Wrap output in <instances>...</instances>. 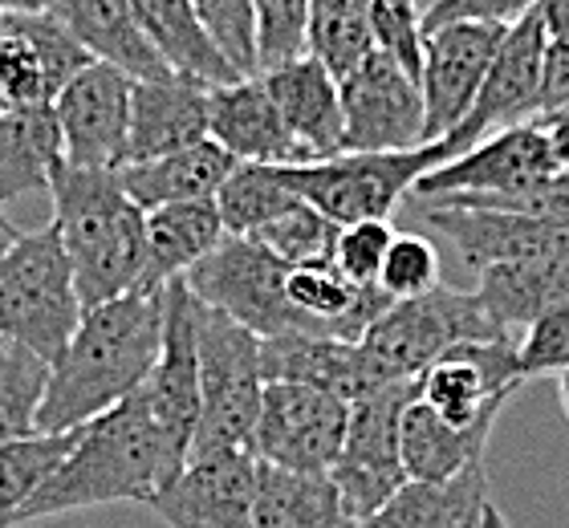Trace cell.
I'll use <instances>...</instances> for the list:
<instances>
[{"instance_id": "obj_1", "label": "cell", "mask_w": 569, "mask_h": 528, "mask_svg": "<svg viewBox=\"0 0 569 528\" xmlns=\"http://www.w3.org/2000/svg\"><path fill=\"white\" fill-rule=\"evenodd\" d=\"M188 468V444L167 431L142 387L78 427L70 456L12 512L9 528L102 505H151Z\"/></svg>"}, {"instance_id": "obj_2", "label": "cell", "mask_w": 569, "mask_h": 528, "mask_svg": "<svg viewBox=\"0 0 569 528\" xmlns=\"http://www.w3.org/2000/svg\"><path fill=\"white\" fill-rule=\"evenodd\" d=\"M163 346V289L131 293L86 309L66 350L49 362V387L37 411V431H78L119 407L147 382Z\"/></svg>"}, {"instance_id": "obj_3", "label": "cell", "mask_w": 569, "mask_h": 528, "mask_svg": "<svg viewBox=\"0 0 569 528\" xmlns=\"http://www.w3.org/2000/svg\"><path fill=\"white\" fill-rule=\"evenodd\" d=\"M53 228L70 257L82 309L131 293L142 285L147 211L122 191L114 167H73L61 159L49 176Z\"/></svg>"}, {"instance_id": "obj_4", "label": "cell", "mask_w": 569, "mask_h": 528, "mask_svg": "<svg viewBox=\"0 0 569 528\" xmlns=\"http://www.w3.org/2000/svg\"><path fill=\"white\" fill-rule=\"evenodd\" d=\"M191 329H196V370H200V422L188 459L228 456V451L252 456V431L264 390L261 338L200 301L191 309Z\"/></svg>"}, {"instance_id": "obj_5", "label": "cell", "mask_w": 569, "mask_h": 528, "mask_svg": "<svg viewBox=\"0 0 569 528\" xmlns=\"http://www.w3.org/2000/svg\"><path fill=\"white\" fill-rule=\"evenodd\" d=\"M82 297L53 223L21 232L0 260V338L53 362L82 321Z\"/></svg>"}, {"instance_id": "obj_6", "label": "cell", "mask_w": 569, "mask_h": 528, "mask_svg": "<svg viewBox=\"0 0 569 528\" xmlns=\"http://www.w3.org/2000/svg\"><path fill=\"white\" fill-rule=\"evenodd\" d=\"M443 139L416 151H342L318 163H289V188L318 208L338 228L362 220H391V211L411 200L419 176L451 159Z\"/></svg>"}, {"instance_id": "obj_7", "label": "cell", "mask_w": 569, "mask_h": 528, "mask_svg": "<svg viewBox=\"0 0 569 528\" xmlns=\"http://www.w3.org/2000/svg\"><path fill=\"white\" fill-rule=\"evenodd\" d=\"M284 277H289V265L277 260L269 248H261L249 236H224L183 277V285L200 306L220 309L264 341L281 333H309L284 297Z\"/></svg>"}, {"instance_id": "obj_8", "label": "cell", "mask_w": 569, "mask_h": 528, "mask_svg": "<svg viewBox=\"0 0 569 528\" xmlns=\"http://www.w3.org/2000/svg\"><path fill=\"white\" fill-rule=\"evenodd\" d=\"M505 338L497 326L488 321L476 293H460L448 285H436L419 297L391 301L387 313L362 333L375 358H379L395 378H419L431 362H439L456 346H472V341Z\"/></svg>"}, {"instance_id": "obj_9", "label": "cell", "mask_w": 569, "mask_h": 528, "mask_svg": "<svg viewBox=\"0 0 569 528\" xmlns=\"http://www.w3.org/2000/svg\"><path fill=\"white\" fill-rule=\"evenodd\" d=\"M416 395L419 378H395L367 399L350 402L342 451L326 476L346 500V508L355 512L358 525L407 484L403 456H399V419Z\"/></svg>"}, {"instance_id": "obj_10", "label": "cell", "mask_w": 569, "mask_h": 528, "mask_svg": "<svg viewBox=\"0 0 569 528\" xmlns=\"http://www.w3.org/2000/svg\"><path fill=\"white\" fill-rule=\"evenodd\" d=\"M350 402L306 382H264L252 456L284 471L326 476L342 451Z\"/></svg>"}, {"instance_id": "obj_11", "label": "cell", "mask_w": 569, "mask_h": 528, "mask_svg": "<svg viewBox=\"0 0 569 528\" xmlns=\"http://www.w3.org/2000/svg\"><path fill=\"white\" fill-rule=\"evenodd\" d=\"M346 151H416L423 142V90L382 49L338 82Z\"/></svg>"}, {"instance_id": "obj_12", "label": "cell", "mask_w": 569, "mask_h": 528, "mask_svg": "<svg viewBox=\"0 0 569 528\" xmlns=\"http://www.w3.org/2000/svg\"><path fill=\"white\" fill-rule=\"evenodd\" d=\"M546 53H549V33L546 24H541V17L529 9L521 21H512L500 33L497 58L488 66L485 86H480L472 110L463 114V122L451 135H443V142H448L451 151L460 155L463 147L488 139L497 130L521 127V122L537 118Z\"/></svg>"}, {"instance_id": "obj_13", "label": "cell", "mask_w": 569, "mask_h": 528, "mask_svg": "<svg viewBox=\"0 0 569 528\" xmlns=\"http://www.w3.org/2000/svg\"><path fill=\"white\" fill-rule=\"evenodd\" d=\"M558 171V159L549 151L546 130L533 118L521 127L497 130L488 139L463 147L460 155L443 159L419 176L411 200H448V196H509L537 179Z\"/></svg>"}, {"instance_id": "obj_14", "label": "cell", "mask_w": 569, "mask_h": 528, "mask_svg": "<svg viewBox=\"0 0 569 528\" xmlns=\"http://www.w3.org/2000/svg\"><path fill=\"white\" fill-rule=\"evenodd\" d=\"M505 29L480 21H456L423 33V58H419L423 142H439L443 135H451L463 122V114L472 110Z\"/></svg>"}, {"instance_id": "obj_15", "label": "cell", "mask_w": 569, "mask_h": 528, "mask_svg": "<svg viewBox=\"0 0 569 528\" xmlns=\"http://www.w3.org/2000/svg\"><path fill=\"white\" fill-rule=\"evenodd\" d=\"M134 78L119 66L90 61L53 98V118L61 130V151L73 167H122L127 127H131Z\"/></svg>"}, {"instance_id": "obj_16", "label": "cell", "mask_w": 569, "mask_h": 528, "mask_svg": "<svg viewBox=\"0 0 569 528\" xmlns=\"http://www.w3.org/2000/svg\"><path fill=\"white\" fill-rule=\"evenodd\" d=\"M73 33L61 21H53L46 9L33 12H4L0 33V110H41L53 106L61 86L73 73L90 66Z\"/></svg>"}, {"instance_id": "obj_17", "label": "cell", "mask_w": 569, "mask_h": 528, "mask_svg": "<svg viewBox=\"0 0 569 528\" xmlns=\"http://www.w3.org/2000/svg\"><path fill=\"white\" fill-rule=\"evenodd\" d=\"M427 228L448 236L468 269L512 265V260H553L569 257V223L537 220L521 211L492 208H451V203L416 200Z\"/></svg>"}, {"instance_id": "obj_18", "label": "cell", "mask_w": 569, "mask_h": 528, "mask_svg": "<svg viewBox=\"0 0 569 528\" xmlns=\"http://www.w3.org/2000/svg\"><path fill=\"white\" fill-rule=\"evenodd\" d=\"M257 492V456L228 451V456L188 459V468L151 496V512L167 528H257L252 520Z\"/></svg>"}, {"instance_id": "obj_19", "label": "cell", "mask_w": 569, "mask_h": 528, "mask_svg": "<svg viewBox=\"0 0 569 528\" xmlns=\"http://www.w3.org/2000/svg\"><path fill=\"white\" fill-rule=\"evenodd\" d=\"M264 382H306L342 402H358L395 382V375L362 341L326 338V333H281L261 341Z\"/></svg>"}, {"instance_id": "obj_20", "label": "cell", "mask_w": 569, "mask_h": 528, "mask_svg": "<svg viewBox=\"0 0 569 528\" xmlns=\"http://www.w3.org/2000/svg\"><path fill=\"white\" fill-rule=\"evenodd\" d=\"M261 86L273 98L277 114H281L289 139L297 142V151L306 163L318 159H333L342 155V98H338V82L330 70L313 61L309 53L284 61L277 70L257 73Z\"/></svg>"}, {"instance_id": "obj_21", "label": "cell", "mask_w": 569, "mask_h": 528, "mask_svg": "<svg viewBox=\"0 0 569 528\" xmlns=\"http://www.w3.org/2000/svg\"><path fill=\"white\" fill-rule=\"evenodd\" d=\"M200 139H208V86L179 73L134 82L122 167L183 151Z\"/></svg>"}, {"instance_id": "obj_22", "label": "cell", "mask_w": 569, "mask_h": 528, "mask_svg": "<svg viewBox=\"0 0 569 528\" xmlns=\"http://www.w3.org/2000/svg\"><path fill=\"white\" fill-rule=\"evenodd\" d=\"M208 139L237 163H306L261 78L208 86Z\"/></svg>"}, {"instance_id": "obj_23", "label": "cell", "mask_w": 569, "mask_h": 528, "mask_svg": "<svg viewBox=\"0 0 569 528\" xmlns=\"http://www.w3.org/2000/svg\"><path fill=\"white\" fill-rule=\"evenodd\" d=\"M41 9L53 21L66 24L73 33V41L90 58L119 66L122 73H131L134 82L167 78L171 73L163 66V58L154 53L151 41L142 37L131 0H41Z\"/></svg>"}, {"instance_id": "obj_24", "label": "cell", "mask_w": 569, "mask_h": 528, "mask_svg": "<svg viewBox=\"0 0 569 528\" xmlns=\"http://www.w3.org/2000/svg\"><path fill=\"white\" fill-rule=\"evenodd\" d=\"M476 277V301L505 338H521L546 309L569 301V257L488 265Z\"/></svg>"}, {"instance_id": "obj_25", "label": "cell", "mask_w": 569, "mask_h": 528, "mask_svg": "<svg viewBox=\"0 0 569 528\" xmlns=\"http://www.w3.org/2000/svg\"><path fill=\"white\" fill-rule=\"evenodd\" d=\"M497 419H480L472 427H456V422L439 419L423 399L407 402L403 419H399V456H403L407 480H451L460 471L485 464L488 435Z\"/></svg>"}, {"instance_id": "obj_26", "label": "cell", "mask_w": 569, "mask_h": 528, "mask_svg": "<svg viewBox=\"0 0 569 528\" xmlns=\"http://www.w3.org/2000/svg\"><path fill=\"white\" fill-rule=\"evenodd\" d=\"M237 167V159L216 147L212 139H200L183 147V151L159 155L147 163H127L119 167L122 191L139 203L142 211L167 208V203H191V200H216L220 183L228 171Z\"/></svg>"}, {"instance_id": "obj_27", "label": "cell", "mask_w": 569, "mask_h": 528, "mask_svg": "<svg viewBox=\"0 0 569 528\" xmlns=\"http://www.w3.org/2000/svg\"><path fill=\"white\" fill-rule=\"evenodd\" d=\"M224 236L216 200L167 203L147 211V260H142L139 289H163L171 281H183Z\"/></svg>"}, {"instance_id": "obj_28", "label": "cell", "mask_w": 569, "mask_h": 528, "mask_svg": "<svg viewBox=\"0 0 569 528\" xmlns=\"http://www.w3.org/2000/svg\"><path fill=\"white\" fill-rule=\"evenodd\" d=\"M488 505V468L451 476V480H407L382 508H375L358 528H476Z\"/></svg>"}, {"instance_id": "obj_29", "label": "cell", "mask_w": 569, "mask_h": 528, "mask_svg": "<svg viewBox=\"0 0 569 528\" xmlns=\"http://www.w3.org/2000/svg\"><path fill=\"white\" fill-rule=\"evenodd\" d=\"M257 528H358L330 476L284 471L257 459V492H252Z\"/></svg>"}, {"instance_id": "obj_30", "label": "cell", "mask_w": 569, "mask_h": 528, "mask_svg": "<svg viewBox=\"0 0 569 528\" xmlns=\"http://www.w3.org/2000/svg\"><path fill=\"white\" fill-rule=\"evenodd\" d=\"M134 21H139L142 37L154 46V53L163 58V66L179 78H191L200 86H224L237 82L240 73L228 66L216 46L203 37L191 0H131Z\"/></svg>"}, {"instance_id": "obj_31", "label": "cell", "mask_w": 569, "mask_h": 528, "mask_svg": "<svg viewBox=\"0 0 569 528\" xmlns=\"http://www.w3.org/2000/svg\"><path fill=\"white\" fill-rule=\"evenodd\" d=\"M66 159L53 106L0 110V203L49 191L53 167Z\"/></svg>"}, {"instance_id": "obj_32", "label": "cell", "mask_w": 569, "mask_h": 528, "mask_svg": "<svg viewBox=\"0 0 569 528\" xmlns=\"http://www.w3.org/2000/svg\"><path fill=\"white\" fill-rule=\"evenodd\" d=\"M289 167V163H284ZM281 163H237L216 191V211L228 236H252L281 211L301 203Z\"/></svg>"}, {"instance_id": "obj_33", "label": "cell", "mask_w": 569, "mask_h": 528, "mask_svg": "<svg viewBox=\"0 0 569 528\" xmlns=\"http://www.w3.org/2000/svg\"><path fill=\"white\" fill-rule=\"evenodd\" d=\"M306 53L330 70L333 82H342L346 73L362 66L367 53H375L358 0H309Z\"/></svg>"}, {"instance_id": "obj_34", "label": "cell", "mask_w": 569, "mask_h": 528, "mask_svg": "<svg viewBox=\"0 0 569 528\" xmlns=\"http://www.w3.org/2000/svg\"><path fill=\"white\" fill-rule=\"evenodd\" d=\"M78 431L0 439V528H9L12 512L37 492V484L70 456Z\"/></svg>"}, {"instance_id": "obj_35", "label": "cell", "mask_w": 569, "mask_h": 528, "mask_svg": "<svg viewBox=\"0 0 569 528\" xmlns=\"http://www.w3.org/2000/svg\"><path fill=\"white\" fill-rule=\"evenodd\" d=\"M49 387V362L0 338V439H29Z\"/></svg>"}, {"instance_id": "obj_36", "label": "cell", "mask_w": 569, "mask_h": 528, "mask_svg": "<svg viewBox=\"0 0 569 528\" xmlns=\"http://www.w3.org/2000/svg\"><path fill=\"white\" fill-rule=\"evenodd\" d=\"M338 223L326 220L318 208H309L306 200L293 203L289 211H281L277 220H269L264 228L249 236L261 248H269L277 260H284L289 269L301 265H333V245H338Z\"/></svg>"}, {"instance_id": "obj_37", "label": "cell", "mask_w": 569, "mask_h": 528, "mask_svg": "<svg viewBox=\"0 0 569 528\" xmlns=\"http://www.w3.org/2000/svg\"><path fill=\"white\" fill-rule=\"evenodd\" d=\"M191 12L200 21L203 37L216 46V53L240 78H257V12H252V0H191Z\"/></svg>"}, {"instance_id": "obj_38", "label": "cell", "mask_w": 569, "mask_h": 528, "mask_svg": "<svg viewBox=\"0 0 569 528\" xmlns=\"http://www.w3.org/2000/svg\"><path fill=\"white\" fill-rule=\"evenodd\" d=\"M358 9L367 17L370 41L395 58L403 70L419 78V58H423V12L416 0H358Z\"/></svg>"}, {"instance_id": "obj_39", "label": "cell", "mask_w": 569, "mask_h": 528, "mask_svg": "<svg viewBox=\"0 0 569 528\" xmlns=\"http://www.w3.org/2000/svg\"><path fill=\"white\" fill-rule=\"evenodd\" d=\"M257 12V73L306 53L309 0H252Z\"/></svg>"}, {"instance_id": "obj_40", "label": "cell", "mask_w": 569, "mask_h": 528, "mask_svg": "<svg viewBox=\"0 0 569 528\" xmlns=\"http://www.w3.org/2000/svg\"><path fill=\"white\" fill-rule=\"evenodd\" d=\"M439 285V252L427 236L416 232H395L387 257L379 269V289L391 301H407Z\"/></svg>"}, {"instance_id": "obj_41", "label": "cell", "mask_w": 569, "mask_h": 528, "mask_svg": "<svg viewBox=\"0 0 569 528\" xmlns=\"http://www.w3.org/2000/svg\"><path fill=\"white\" fill-rule=\"evenodd\" d=\"M431 203L521 211V216H537V220L569 223V167H558L553 176L537 179V183H529V188H521V191H509V196H448V200H431Z\"/></svg>"}, {"instance_id": "obj_42", "label": "cell", "mask_w": 569, "mask_h": 528, "mask_svg": "<svg viewBox=\"0 0 569 528\" xmlns=\"http://www.w3.org/2000/svg\"><path fill=\"white\" fill-rule=\"evenodd\" d=\"M517 370H521L525 382L569 370V301L546 309L517 338Z\"/></svg>"}, {"instance_id": "obj_43", "label": "cell", "mask_w": 569, "mask_h": 528, "mask_svg": "<svg viewBox=\"0 0 569 528\" xmlns=\"http://www.w3.org/2000/svg\"><path fill=\"white\" fill-rule=\"evenodd\" d=\"M391 240H395L391 220L346 223L342 232H338V245H333V269L355 285H379L382 257H387Z\"/></svg>"}, {"instance_id": "obj_44", "label": "cell", "mask_w": 569, "mask_h": 528, "mask_svg": "<svg viewBox=\"0 0 569 528\" xmlns=\"http://www.w3.org/2000/svg\"><path fill=\"white\" fill-rule=\"evenodd\" d=\"M529 9H533V0H439L436 9L423 12V33L456 21H480L505 29V24L521 21Z\"/></svg>"}, {"instance_id": "obj_45", "label": "cell", "mask_w": 569, "mask_h": 528, "mask_svg": "<svg viewBox=\"0 0 569 528\" xmlns=\"http://www.w3.org/2000/svg\"><path fill=\"white\" fill-rule=\"evenodd\" d=\"M569 106V41H549L546 73H541V98H537V114Z\"/></svg>"}, {"instance_id": "obj_46", "label": "cell", "mask_w": 569, "mask_h": 528, "mask_svg": "<svg viewBox=\"0 0 569 528\" xmlns=\"http://www.w3.org/2000/svg\"><path fill=\"white\" fill-rule=\"evenodd\" d=\"M537 127L546 130L549 151L558 159V167H569V106H558V110H546V114L533 118Z\"/></svg>"}, {"instance_id": "obj_47", "label": "cell", "mask_w": 569, "mask_h": 528, "mask_svg": "<svg viewBox=\"0 0 569 528\" xmlns=\"http://www.w3.org/2000/svg\"><path fill=\"white\" fill-rule=\"evenodd\" d=\"M533 12L546 24L549 41H569V0H533Z\"/></svg>"}, {"instance_id": "obj_48", "label": "cell", "mask_w": 569, "mask_h": 528, "mask_svg": "<svg viewBox=\"0 0 569 528\" xmlns=\"http://www.w3.org/2000/svg\"><path fill=\"white\" fill-rule=\"evenodd\" d=\"M17 236H21V232L12 228V220H9V216H4V208H0V260L9 257V248L17 245Z\"/></svg>"}, {"instance_id": "obj_49", "label": "cell", "mask_w": 569, "mask_h": 528, "mask_svg": "<svg viewBox=\"0 0 569 528\" xmlns=\"http://www.w3.org/2000/svg\"><path fill=\"white\" fill-rule=\"evenodd\" d=\"M476 528H512V525L505 520V512H500V508L488 500L485 512H480V520H476Z\"/></svg>"}, {"instance_id": "obj_50", "label": "cell", "mask_w": 569, "mask_h": 528, "mask_svg": "<svg viewBox=\"0 0 569 528\" xmlns=\"http://www.w3.org/2000/svg\"><path fill=\"white\" fill-rule=\"evenodd\" d=\"M41 9V0H0V12H33Z\"/></svg>"}, {"instance_id": "obj_51", "label": "cell", "mask_w": 569, "mask_h": 528, "mask_svg": "<svg viewBox=\"0 0 569 528\" xmlns=\"http://www.w3.org/2000/svg\"><path fill=\"white\" fill-rule=\"evenodd\" d=\"M558 399H561V411H566V419H569V370L558 375Z\"/></svg>"}, {"instance_id": "obj_52", "label": "cell", "mask_w": 569, "mask_h": 528, "mask_svg": "<svg viewBox=\"0 0 569 528\" xmlns=\"http://www.w3.org/2000/svg\"><path fill=\"white\" fill-rule=\"evenodd\" d=\"M436 4H439V0H416V9H419V12H427V9H436Z\"/></svg>"}, {"instance_id": "obj_53", "label": "cell", "mask_w": 569, "mask_h": 528, "mask_svg": "<svg viewBox=\"0 0 569 528\" xmlns=\"http://www.w3.org/2000/svg\"><path fill=\"white\" fill-rule=\"evenodd\" d=\"M0 33H4V12H0Z\"/></svg>"}]
</instances>
